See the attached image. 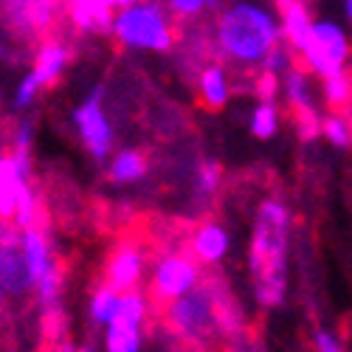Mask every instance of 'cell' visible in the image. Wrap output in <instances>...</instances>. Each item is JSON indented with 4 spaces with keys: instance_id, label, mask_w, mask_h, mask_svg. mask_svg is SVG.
<instances>
[{
    "instance_id": "1",
    "label": "cell",
    "mask_w": 352,
    "mask_h": 352,
    "mask_svg": "<svg viewBox=\"0 0 352 352\" xmlns=\"http://www.w3.org/2000/svg\"><path fill=\"white\" fill-rule=\"evenodd\" d=\"M287 251H290V212L279 200H262L254 217V237L248 248V271L256 302L271 310L287 293Z\"/></svg>"
},
{
    "instance_id": "2",
    "label": "cell",
    "mask_w": 352,
    "mask_h": 352,
    "mask_svg": "<svg viewBox=\"0 0 352 352\" xmlns=\"http://www.w3.org/2000/svg\"><path fill=\"white\" fill-rule=\"evenodd\" d=\"M279 40V17L268 6L237 0L217 12L212 43L214 56L226 60L228 68L256 71Z\"/></svg>"
},
{
    "instance_id": "3",
    "label": "cell",
    "mask_w": 352,
    "mask_h": 352,
    "mask_svg": "<svg viewBox=\"0 0 352 352\" xmlns=\"http://www.w3.org/2000/svg\"><path fill=\"white\" fill-rule=\"evenodd\" d=\"M110 34L124 48L166 54L178 43V28L161 0H135L116 9L110 17Z\"/></svg>"
},
{
    "instance_id": "4",
    "label": "cell",
    "mask_w": 352,
    "mask_h": 352,
    "mask_svg": "<svg viewBox=\"0 0 352 352\" xmlns=\"http://www.w3.org/2000/svg\"><path fill=\"white\" fill-rule=\"evenodd\" d=\"M296 60L302 68H307L318 79L346 71L349 37L344 32V25L333 20H313L305 43L296 48Z\"/></svg>"
},
{
    "instance_id": "5",
    "label": "cell",
    "mask_w": 352,
    "mask_h": 352,
    "mask_svg": "<svg viewBox=\"0 0 352 352\" xmlns=\"http://www.w3.org/2000/svg\"><path fill=\"white\" fill-rule=\"evenodd\" d=\"M74 130L85 146V153L96 164H104L116 146V127L104 110V85H96L71 113Z\"/></svg>"
},
{
    "instance_id": "6",
    "label": "cell",
    "mask_w": 352,
    "mask_h": 352,
    "mask_svg": "<svg viewBox=\"0 0 352 352\" xmlns=\"http://www.w3.org/2000/svg\"><path fill=\"white\" fill-rule=\"evenodd\" d=\"M200 276H203L200 262L192 254L169 251L161 259H155L153 274H150V285H146V302H150V307L161 310L166 302L178 299L181 293L192 290L200 282Z\"/></svg>"
},
{
    "instance_id": "7",
    "label": "cell",
    "mask_w": 352,
    "mask_h": 352,
    "mask_svg": "<svg viewBox=\"0 0 352 352\" xmlns=\"http://www.w3.org/2000/svg\"><path fill=\"white\" fill-rule=\"evenodd\" d=\"M32 276L25 268L20 245V228L0 220V310L12 302H23L32 293Z\"/></svg>"
},
{
    "instance_id": "8",
    "label": "cell",
    "mask_w": 352,
    "mask_h": 352,
    "mask_svg": "<svg viewBox=\"0 0 352 352\" xmlns=\"http://www.w3.org/2000/svg\"><path fill=\"white\" fill-rule=\"evenodd\" d=\"M28 184H34V150L12 146L0 153V220L12 223L14 203Z\"/></svg>"
},
{
    "instance_id": "9",
    "label": "cell",
    "mask_w": 352,
    "mask_h": 352,
    "mask_svg": "<svg viewBox=\"0 0 352 352\" xmlns=\"http://www.w3.org/2000/svg\"><path fill=\"white\" fill-rule=\"evenodd\" d=\"M144 268H146V251L144 245H138L135 240H127L122 243L119 248H116L107 259V265H104V279L110 287L116 290H133L141 285L144 279Z\"/></svg>"
},
{
    "instance_id": "10",
    "label": "cell",
    "mask_w": 352,
    "mask_h": 352,
    "mask_svg": "<svg viewBox=\"0 0 352 352\" xmlns=\"http://www.w3.org/2000/svg\"><path fill=\"white\" fill-rule=\"evenodd\" d=\"M195 87H197V102L209 113L223 110L231 99V91H234L231 79H228V65L223 60H217V56H212L206 65H200Z\"/></svg>"
},
{
    "instance_id": "11",
    "label": "cell",
    "mask_w": 352,
    "mask_h": 352,
    "mask_svg": "<svg viewBox=\"0 0 352 352\" xmlns=\"http://www.w3.org/2000/svg\"><path fill=\"white\" fill-rule=\"evenodd\" d=\"M228 251H231V234L220 223L209 220V223H200L192 231V237H189V254L200 262V265H212V268L220 265Z\"/></svg>"
},
{
    "instance_id": "12",
    "label": "cell",
    "mask_w": 352,
    "mask_h": 352,
    "mask_svg": "<svg viewBox=\"0 0 352 352\" xmlns=\"http://www.w3.org/2000/svg\"><path fill=\"white\" fill-rule=\"evenodd\" d=\"M68 63H71V45L65 40H60V37H48V40H43V45L34 54L32 74L45 91V87L60 82V76L65 74Z\"/></svg>"
},
{
    "instance_id": "13",
    "label": "cell",
    "mask_w": 352,
    "mask_h": 352,
    "mask_svg": "<svg viewBox=\"0 0 352 352\" xmlns=\"http://www.w3.org/2000/svg\"><path fill=\"white\" fill-rule=\"evenodd\" d=\"M274 3L279 6L276 17H279L282 43L296 51L305 43L310 25H313V12L307 6V0H274Z\"/></svg>"
},
{
    "instance_id": "14",
    "label": "cell",
    "mask_w": 352,
    "mask_h": 352,
    "mask_svg": "<svg viewBox=\"0 0 352 352\" xmlns=\"http://www.w3.org/2000/svg\"><path fill=\"white\" fill-rule=\"evenodd\" d=\"M104 178L113 186H130L146 178L150 172V161H146V153L135 150V146H127V150L110 153V158L104 161Z\"/></svg>"
},
{
    "instance_id": "15",
    "label": "cell",
    "mask_w": 352,
    "mask_h": 352,
    "mask_svg": "<svg viewBox=\"0 0 352 352\" xmlns=\"http://www.w3.org/2000/svg\"><path fill=\"white\" fill-rule=\"evenodd\" d=\"M65 14L79 32L110 34L113 9L107 6V0H65Z\"/></svg>"
},
{
    "instance_id": "16",
    "label": "cell",
    "mask_w": 352,
    "mask_h": 352,
    "mask_svg": "<svg viewBox=\"0 0 352 352\" xmlns=\"http://www.w3.org/2000/svg\"><path fill=\"white\" fill-rule=\"evenodd\" d=\"M144 338H146V327L133 324V321L110 318L104 327V349L110 352H138L144 349Z\"/></svg>"
},
{
    "instance_id": "17",
    "label": "cell",
    "mask_w": 352,
    "mask_h": 352,
    "mask_svg": "<svg viewBox=\"0 0 352 352\" xmlns=\"http://www.w3.org/2000/svg\"><path fill=\"white\" fill-rule=\"evenodd\" d=\"M279 124H282V110H279L276 99H259V104L251 113V122H248L254 138H259V141L274 138L279 133Z\"/></svg>"
},
{
    "instance_id": "18",
    "label": "cell",
    "mask_w": 352,
    "mask_h": 352,
    "mask_svg": "<svg viewBox=\"0 0 352 352\" xmlns=\"http://www.w3.org/2000/svg\"><path fill=\"white\" fill-rule=\"evenodd\" d=\"M116 305H119V290L110 287L107 282H102V285L94 290L91 305H87V321H91V327L104 330L107 321H110L113 313H116Z\"/></svg>"
},
{
    "instance_id": "19",
    "label": "cell",
    "mask_w": 352,
    "mask_h": 352,
    "mask_svg": "<svg viewBox=\"0 0 352 352\" xmlns=\"http://www.w3.org/2000/svg\"><path fill=\"white\" fill-rule=\"evenodd\" d=\"M349 71L333 74L321 79V99H324L327 110H344L349 113Z\"/></svg>"
},
{
    "instance_id": "20",
    "label": "cell",
    "mask_w": 352,
    "mask_h": 352,
    "mask_svg": "<svg viewBox=\"0 0 352 352\" xmlns=\"http://www.w3.org/2000/svg\"><path fill=\"white\" fill-rule=\"evenodd\" d=\"M318 135H324L333 146L346 150L352 141V127H349V113L344 110H330V116H324L318 124Z\"/></svg>"
},
{
    "instance_id": "21",
    "label": "cell",
    "mask_w": 352,
    "mask_h": 352,
    "mask_svg": "<svg viewBox=\"0 0 352 352\" xmlns=\"http://www.w3.org/2000/svg\"><path fill=\"white\" fill-rule=\"evenodd\" d=\"M220 0H166V12L172 14V20L181 23H197L200 17H206L217 9Z\"/></svg>"
},
{
    "instance_id": "22",
    "label": "cell",
    "mask_w": 352,
    "mask_h": 352,
    "mask_svg": "<svg viewBox=\"0 0 352 352\" xmlns=\"http://www.w3.org/2000/svg\"><path fill=\"white\" fill-rule=\"evenodd\" d=\"M43 94V87H40V82L34 79V74L28 71L20 82H17V91H14V99H12V107H14V113H25L28 107H32L34 102H37V96Z\"/></svg>"
},
{
    "instance_id": "23",
    "label": "cell",
    "mask_w": 352,
    "mask_h": 352,
    "mask_svg": "<svg viewBox=\"0 0 352 352\" xmlns=\"http://www.w3.org/2000/svg\"><path fill=\"white\" fill-rule=\"evenodd\" d=\"M220 181H223V169L214 161H206L197 169V195L200 197H212L220 189Z\"/></svg>"
},
{
    "instance_id": "24",
    "label": "cell",
    "mask_w": 352,
    "mask_h": 352,
    "mask_svg": "<svg viewBox=\"0 0 352 352\" xmlns=\"http://www.w3.org/2000/svg\"><path fill=\"white\" fill-rule=\"evenodd\" d=\"M313 346H316L318 352H341V349H344L341 338H338L333 330H324V327L313 330Z\"/></svg>"
},
{
    "instance_id": "25",
    "label": "cell",
    "mask_w": 352,
    "mask_h": 352,
    "mask_svg": "<svg viewBox=\"0 0 352 352\" xmlns=\"http://www.w3.org/2000/svg\"><path fill=\"white\" fill-rule=\"evenodd\" d=\"M130 3H135V0H107V6L116 12V9H122V6H130Z\"/></svg>"
},
{
    "instance_id": "26",
    "label": "cell",
    "mask_w": 352,
    "mask_h": 352,
    "mask_svg": "<svg viewBox=\"0 0 352 352\" xmlns=\"http://www.w3.org/2000/svg\"><path fill=\"white\" fill-rule=\"evenodd\" d=\"M341 12H344V20L352 17V0H341Z\"/></svg>"
},
{
    "instance_id": "27",
    "label": "cell",
    "mask_w": 352,
    "mask_h": 352,
    "mask_svg": "<svg viewBox=\"0 0 352 352\" xmlns=\"http://www.w3.org/2000/svg\"><path fill=\"white\" fill-rule=\"evenodd\" d=\"M40 3H48V6H60L63 0H40Z\"/></svg>"
}]
</instances>
